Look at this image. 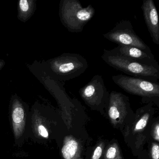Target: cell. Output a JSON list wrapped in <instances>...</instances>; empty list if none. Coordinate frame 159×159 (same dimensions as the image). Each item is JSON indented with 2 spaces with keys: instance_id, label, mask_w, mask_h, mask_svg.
Returning a JSON list of instances; mask_svg holds the SVG:
<instances>
[{
  "instance_id": "obj_10",
  "label": "cell",
  "mask_w": 159,
  "mask_h": 159,
  "mask_svg": "<svg viewBox=\"0 0 159 159\" xmlns=\"http://www.w3.org/2000/svg\"><path fill=\"white\" fill-rule=\"evenodd\" d=\"M33 1L20 0L18 2V17L22 21H25L31 16L33 12Z\"/></svg>"
},
{
  "instance_id": "obj_6",
  "label": "cell",
  "mask_w": 159,
  "mask_h": 159,
  "mask_svg": "<svg viewBox=\"0 0 159 159\" xmlns=\"http://www.w3.org/2000/svg\"><path fill=\"white\" fill-rule=\"evenodd\" d=\"M111 53L121 56L146 66L159 69V65L152 53L147 52L139 48L132 46L118 45L110 50Z\"/></svg>"
},
{
  "instance_id": "obj_2",
  "label": "cell",
  "mask_w": 159,
  "mask_h": 159,
  "mask_svg": "<svg viewBox=\"0 0 159 159\" xmlns=\"http://www.w3.org/2000/svg\"><path fill=\"white\" fill-rule=\"evenodd\" d=\"M101 58L110 66L129 76L157 82L159 79V69L146 66L127 57L111 53L104 49Z\"/></svg>"
},
{
  "instance_id": "obj_14",
  "label": "cell",
  "mask_w": 159,
  "mask_h": 159,
  "mask_svg": "<svg viewBox=\"0 0 159 159\" xmlns=\"http://www.w3.org/2000/svg\"><path fill=\"white\" fill-rule=\"evenodd\" d=\"M159 147L158 145H154L152 148V157L153 159H159Z\"/></svg>"
},
{
  "instance_id": "obj_16",
  "label": "cell",
  "mask_w": 159,
  "mask_h": 159,
  "mask_svg": "<svg viewBox=\"0 0 159 159\" xmlns=\"http://www.w3.org/2000/svg\"><path fill=\"white\" fill-rule=\"evenodd\" d=\"M116 150L114 148H110L108 150L107 153V157L108 159L114 158L116 154Z\"/></svg>"
},
{
  "instance_id": "obj_1",
  "label": "cell",
  "mask_w": 159,
  "mask_h": 159,
  "mask_svg": "<svg viewBox=\"0 0 159 159\" xmlns=\"http://www.w3.org/2000/svg\"><path fill=\"white\" fill-rule=\"evenodd\" d=\"M95 14V10L92 5L84 8L78 0H62L60 2L61 22L71 33L81 32Z\"/></svg>"
},
{
  "instance_id": "obj_8",
  "label": "cell",
  "mask_w": 159,
  "mask_h": 159,
  "mask_svg": "<svg viewBox=\"0 0 159 159\" xmlns=\"http://www.w3.org/2000/svg\"><path fill=\"white\" fill-rule=\"evenodd\" d=\"M141 9L152 42L159 45V17L153 0H143Z\"/></svg>"
},
{
  "instance_id": "obj_9",
  "label": "cell",
  "mask_w": 159,
  "mask_h": 159,
  "mask_svg": "<svg viewBox=\"0 0 159 159\" xmlns=\"http://www.w3.org/2000/svg\"><path fill=\"white\" fill-rule=\"evenodd\" d=\"M27 113L22 103L15 100L11 107V119L16 136L23 134L27 123Z\"/></svg>"
},
{
  "instance_id": "obj_5",
  "label": "cell",
  "mask_w": 159,
  "mask_h": 159,
  "mask_svg": "<svg viewBox=\"0 0 159 159\" xmlns=\"http://www.w3.org/2000/svg\"><path fill=\"white\" fill-rule=\"evenodd\" d=\"M112 81L127 93L143 96H159V84L139 78L119 74L112 76Z\"/></svg>"
},
{
  "instance_id": "obj_19",
  "label": "cell",
  "mask_w": 159,
  "mask_h": 159,
  "mask_svg": "<svg viewBox=\"0 0 159 159\" xmlns=\"http://www.w3.org/2000/svg\"><path fill=\"white\" fill-rule=\"evenodd\" d=\"M156 131H157V139H159V125H157V127H156Z\"/></svg>"
},
{
  "instance_id": "obj_12",
  "label": "cell",
  "mask_w": 159,
  "mask_h": 159,
  "mask_svg": "<svg viewBox=\"0 0 159 159\" xmlns=\"http://www.w3.org/2000/svg\"><path fill=\"white\" fill-rule=\"evenodd\" d=\"M109 115L110 117L113 120H116L120 116V112L118 108L116 106H111L109 110Z\"/></svg>"
},
{
  "instance_id": "obj_11",
  "label": "cell",
  "mask_w": 159,
  "mask_h": 159,
  "mask_svg": "<svg viewBox=\"0 0 159 159\" xmlns=\"http://www.w3.org/2000/svg\"><path fill=\"white\" fill-rule=\"evenodd\" d=\"M78 149V143L74 140H70L65 144L62 149L63 157L70 159L74 157Z\"/></svg>"
},
{
  "instance_id": "obj_3",
  "label": "cell",
  "mask_w": 159,
  "mask_h": 159,
  "mask_svg": "<svg viewBox=\"0 0 159 159\" xmlns=\"http://www.w3.org/2000/svg\"><path fill=\"white\" fill-rule=\"evenodd\" d=\"M50 68L56 79L66 81L83 74L88 68V63L79 54L67 53L52 59Z\"/></svg>"
},
{
  "instance_id": "obj_7",
  "label": "cell",
  "mask_w": 159,
  "mask_h": 159,
  "mask_svg": "<svg viewBox=\"0 0 159 159\" xmlns=\"http://www.w3.org/2000/svg\"><path fill=\"white\" fill-rule=\"evenodd\" d=\"M80 93L88 101L104 99L109 95L103 77L99 74L94 75L90 81L82 87Z\"/></svg>"
},
{
  "instance_id": "obj_15",
  "label": "cell",
  "mask_w": 159,
  "mask_h": 159,
  "mask_svg": "<svg viewBox=\"0 0 159 159\" xmlns=\"http://www.w3.org/2000/svg\"><path fill=\"white\" fill-rule=\"evenodd\" d=\"M146 125H147V121L145 119H141L137 124L135 129L136 130H140V129H143L146 126Z\"/></svg>"
},
{
  "instance_id": "obj_13",
  "label": "cell",
  "mask_w": 159,
  "mask_h": 159,
  "mask_svg": "<svg viewBox=\"0 0 159 159\" xmlns=\"http://www.w3.org/2000/svg\"><path fill=\"white\" fill-rule=\"evenodd\" d=\"M38 131L40 135L42 137L47 138L49 136L48 131L43 125H39L38 127Z\"/></svg>"
},
{
  "instance_id": "obj_17",
  "label": "cell",
  "mask_w": 159,
  "mask_h": 159,
  "mask_svg": "<svg viewBox=\"0 0 159 159\" xmlns=\"http://www.w3.org/2000/svg\"><path fill=\"white\" fill-rule=\"evenodd\" d=\"M102 149L100 147H97L95 150L94 152L93 155V159H98L101 156L102 154Z\"/></svg>"
},
{
  "instance_id": "obj_4",
  "label": "cell",
  "mask_w": 159,
  "mask_h": 159,
  "mask_svg": "<svg viewBox=\"0 0 159 159\" xmlns=\"http://www.w3.org/2000/svg\"><path fill=\"white\" fill-rule=\"evenodd\" d=\"M103 36L119 45L136 47L152 53L149 47L136 34L129 20H122L118 22L111 30L103 34Z\"/></svg>"
},
{
  "instance_id": "obj_18",
  "label": "cell",
  "mask_w": 159,
  "mask_h": 159,
  "mask_svg": "<svg viewBox=\"0 0 159 159\" xmlns=\"http://www.w3.org/2000/svg\"><path fill=\"white\" fill-rule=\"evenodd\" d=\"M5 65V62L2 60H0V70H1L2 68Z\"/></svg>"
}]
</instances>
